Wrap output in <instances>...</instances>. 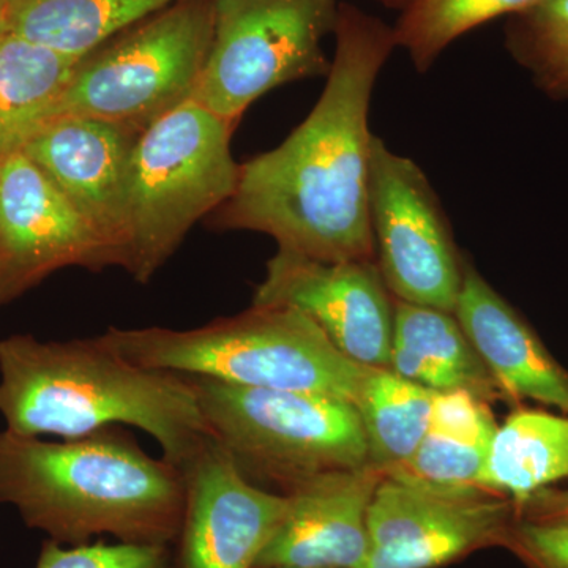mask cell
<instances>
[{
  "mask_svg": "<svg viewBox=\"0 0 568 568\" xmlns=\"http://www.w3.org/2000/svg\"><path fill=\"white\" fill-rule=\"evenodd\" d=\"M334 36L315 108L278 148L241 164L216 226L271 235L280 250L313 260L375 261L369 104L395 51V32L353 3H339Z\"/></svg>",
  "mask_w": 568,
  "mask_h": 568,
  "instance_id": "obj_1",
  "label": "cell"
},
{
  "mask_svg": "<svg viewBox=\"0 0 568 568\" xmlns=\"http://www.w3.org/2000/svg\"><path fill=\"white\" fill-rule=\"evenodd\" d=\"M0 416L17 435L63 439L134 426L181 469L211 437L189 376L133 364L102 335L2 339Z\"/></svg>",
  "mask_w": 568,
  "mask_h": 568,
  "instance_id": "obj_2",
  "label": "cell"
},
{
  "mask_svg": "<svg viewBox=\"0 0 568 568\" xmlns=\"http://www.w3.org/2000/svg\"><path fill=\"white\" fill-rule=\"evenodd\" d=\"M185 500L181 467L152 458L118 426L63 443L0 432V503L58 544L111 536L171 547Z\"/></svg>",
  "mask_w": 568,
  "mask_h": 568,
  "instance_id": "obj_3",
  "label": "cell"
},
{
  "mask_svg": "<svg viewBox=\"0 0 568 568\" xmlns=\"http://www.w3.org/2000/svg\"><path fill=\"white\" fill-rule=\"evenodd\" d=\"M104 342L133 364L233 386L304 392L357 403L369 366L351 361L302 313L252 305L186 331L111 327Z\"/></svg>",
  "mask_w": 568,
  "mask_h": 568,
  "instance_id": "obj_4",
  "label": "cell"
},
{
  "mask_svg": "<svg viewBox=\"0 0 568 568\" xmlns=\"http://www.w3.org/2000/svg\"><path fill=\"white\" fill-rule=\"evenodd\" d=\"M233 132L230 122L189 100L138 138L121 261L138 283L151 282L194 224L233 197L241 173Z\"/></svg>",
  "mask_w": 568,
  "mask_h": 568,
  "instance_id": "obj_5",
  "label": "cell"
},
{
  "mask_svg": "<svg viewBox=\"0 0 568 568\" xmlns=\"http://www.w3.org/2000/svg\"><path fill=\"white\" fill-rule=\"evenodd\" d=\"M189 377L211 436L250 480L286 495L320 474L368 465L361 417L346 399Z\"/></svg>",
  "mask_w": 568,
  "mask_h": 568,
  "instance_id": "obj_6",
  "label": "cell"
},
{
  "mask_svg": "<svg viewBox=\"0 0 568 568\" xmlns=\"http://www.w3.org/2000/svg\"><path fill=\"white\" fill-rule=\"evenodd\" d=\"M213 28V0H175L81 59L55 118L85 115L144 132L192 100Z\"/></svg>",
  "mask_w": 568,
  "mask_h": 568,
  "instance_id": "obj_7",
  "label": "cell"
},
{
  "mask_svg": "<svg viewBox=\"0 0 568 568\" xmlns=\"http://www.w3.org/2000/svg\"><path fill=\"white\" fill-rule=\"evenodd\" d=\"M215 28L192 100L235 123L264 93L327 77L324 39L334 33L336 0H213Z\"/></svg>",
  "mask_w": 568,
  "mask_h": 568,
  "instance_id": "obj_8",
  "label": "cell"
},
{
  "mask_svg": "<svg viewBox=\"0 0 568 568\" xmlns=\"http://www.w3.org/2000/svg\"><path fill=\"white\" fill-rule=\"evenodd\" d=\"M368 203L375 261L392 297L454 313L466 261L443 204L422 168L376 134Z\"/></svg>",
  "mask_w": 568,
  "mask_h": 568,
  "instance_id": "obj_9",
  "label": "cell"
},
{
  "mask_svg": "<svg viewBox=\"0 0 568 568\" xmlns=\"http://www.w3.org/2000/svg\"><path fill=\"white\" fill-rule=\"evenodd\" d=\"M517 518L506 496H452L384 477L368 510L362 568H439L481 548L504 547Z\"/></svg>",
  "mask_w": 568,
  "mask_h": 568,
  "instance_id": "obj_10",
  "label": "cell"
},
{
  "mask_svg": "<svg viewBox=\"0 0 568 568\" xmlns=\"http://www.w3.org/2000/svg\"><path fill=\"white\" fill-rule=\"evenodd\" d=\"M252 305L302 313L357 364L369 368L390 364L395 298L376 261L332 263L278 248Z\"/></svg>",
  "mask_w": 568,
  "mask_h": 568,
  "instance_id": "obj_11",
  "label": "cell"
},
{
  "mask_svg": "<svg viewBox=\"0 0 568 568\" xmlns=\"http://www.w3.org/2000/svg\"><path fill=\"white\" fill-rule=\"evenodd\" d=\"M112 265L80 212L24 152L0 160V304L63 267Z\"/></svg>",
  "mask_w": 568,
  "mask_h": 568,
  "instance_id": "obj_12",
  "label": "cell"
},
{
  "mask_svg": "<svg viewBox=\"0 0 568 568\" xmlns=\"http://www.w3.org/2000/svg\"><path fill=\"white\" fill-rule=\"evenodd\" d=\"M182 470L186 500L179 568H256L286 517L290 497L253 484L212 436Z\"/></svg>",
  "mask_w": 568,
  "mask_h": 568,
  "instance_id": "obj_13",
  "label": "cell"
},
{
  "mask_svg": "<svg viewBox=\"0 0 568 568\" xmlns=\"http://www.w3.org/2000/svg\"><path fill=\"white\" fill-rule=\"evenodd\" d=\"M141 132L85 115H59L22 152L80 212L121 267L126 234V182Z\"/></svg>",
  "mask_w": 568,
  "mask_h": 568,
  "instance_id": "obj_14",
  "label": "cell"
},
{
  "mask_svg": "<svg viewBox=\"0 0 568 568\" xmlns=\"http://www.w3.org/2000/svg\"><path fill=\"white\" fill-rule=\"evenodd\" d=\"M384 474L369 465L302 481L256 568H362L368 556V510Z\"/></svg>",
  "mask_w": 568,
  "mask_h": 568,
  "instance_id": "obj_15",
  "label": "cell"
},
{
  "mask_svg": "<svg viewBox=\"0 0 568 568\" xmlns=\"http://www.w3.org/2000/svg\"><path fill=\"white\" fill-rule=\"evenodd\" d=\"M454 315L511 405L534 399L568 414V369L469 263Z\"/></svg>",
  "mask_w": 568,
  "mask_h": 568,
  "instance_id": "obj_16",
  "label": "cell"
},
{
  "mask_svg": "<svg viewBox=\"0 0 568 568\" xmlns=\"http://www.w3.org/2000/svg\"><path fill=\"white\" fill-rule=\"evenodd\" d=\"M388 369L435 394L510 403L454 313L395 301ZM511 405V403H510Z\"/></svg>",
  "mask_w": 568,
  "mask_h": 568,
  "instance_id": "obj_17",
  "label": "cell"
},
{
  "mask_svg": "<svg viewBox=\"0 0 568 568\" xmlns=\"http://www.w3.org/2000/svg\"><path fill=\"white\" fill-rule=\"evenodd\" d=\"M497 426L489 403L463 392L437 394L416 454L386 477L443 495H489L481 476Z\"/></svg>",
  "mask_w": 568,
  "mask_h": 568,
  "instance_id": "obj_18",
  "label": "cell"
},
{
  "mask_svg": "<svg viewBox=\"0 0 568 568\" xmlns=\"http://www.w3.org/2000/svg\"><path fill=\"white\" fill-rule=\"evenodd\" d=\"M80 59L0 32V160L21 152L58 114Z\"/></svg>",
  "mask_w": 568,
  "mask_h": 568,
  "instance_id": "obj_19",
  "label": "cell"
},
{
  "mask_svg": "<svg viewBox=\"0 0 568 568\" xmlns=\"http://www.w3.org/2000/svg\"><path fill=\"white\" fill-rule=\"evenodd\" d=\"M568 477V417L518 407L497 426L481 476L489 495L515 506Z\"/></svg>",
  "mask_w": 568,
  "mask_h": 568,
  "instance_id": "obj_20",
  "label": "cell"
},
{
  "mask_svg": "<svg viewBox=\"0 0 568 568\" xmlns=\"http://www.w3.org/2000/svg\"><path fill=\"white\" fill-rule=\"evenodd\" d=\"M175 0H14L6 31L84 59Z\"/></svg>",
  "mask_w": 568,
  "mask_h": 568,
  "instance_id": "obj_21",
  "label": "cell"
},
{
  "mask_svg": "<svg viewBox=\"0 0 568 568\" xmlns=\"http://www.w3.org/2000/svg\"><path fill=\"white\" fill-rule=\"evenodd\" d=\"M436 395L392 369H369L355 403L369 466L386 477L414 457L432 420Z\"/></svg>",
  "mask_w": 568,
  "mask_h": 568,
  "instance_id": "obj_22",
  "label": "cell"
},
{
  "mask_svg": "<svg viewBox=\"0 0 568 568\" xmlns=\"http://www.w3.org/2000/svg\"><path fill=\"white\" fill-rule=\"evenodd\" d=\"M547 0H413L394 26L396 48H403L420 73L463 36L510 18Z\"/></svg>",
  "mask_w": 568,
  "mask_h": 568,
  "instance_id": "obj_23",
  "label": "cell"
},
{
  "mask_svg": "<svg viewBox=\"0 0 568 568\" xmlns=\"http://www.w3.org/2000/svg\"><path fill=\"white\" fill-rule=\"evenodd\" d=\"M506 48L538 88L568 100V0H547L507 18Z\"/></svg>",
  "mask_w": 568,
  "mask_h": 568,
  "instance_id": "obj_24",
  "label": "cell"
},
{
  "mask_svg": "<svg viewBox=\"0 0 568 568\" xmlns=\"http://www.w3.org/2000/svg\"><path fill=\"white\" fill-rule=\"evenodd\" d=\"M37 568H179L168 545L95 544L61 545L48 540Z\"/></svg>",
  "mask_w": 568,
  "mask_h": 568,
  "instance_id": "obj_25",
  "label": "cell"
},
{
  "mask_svg": "<svg viewBox=\"0 0 568 568\" xmlns=\"http://www.w3.org/2000/svg\"><path fill=\"white\" fill-rule=\"evenodd\" d=\"M504 548L528 568H568V526L517 514Z\"/></svg>",
  "mask_w": 568,
  "mask_h": 568,
  "instance_id": "obj_26",
  "label": "cell"
},
{
  "mask_svg": "<svg viewBox=\"0 0 568 568\" xmlns=\"http://www.w3.org/2000/svg\"><path fill=\"white\" fill-rule=\"evenodd\" d=\"M519 517L568 526V489L545 488L517 506Z\"/></svg>",
  "mask_w": 568,
  "mask_h": 568,
  "instance_id": "obj_27",
  "label": "cell"
},
{
  "mask_svg": "<svg viewBox=\"0 0 568 568\" xmlns=\"http://www.w3.org/2000/svg\"><path fill=\"white\" fill-rule=\"evenodd\" d=\"M13 3L14 0H0V32L6 31L7 20H9Z\"/></svg>",
  "mask_w": 568,
  "mask_h": 568,
  "instance_id": "obj_28",
  "label": "cell"
},
{
  "mask_svg": "<svg viewBox=\"0 0 568 568\" xmlns=\"http://www.w3.org/2000/svg\"><path fill=\"white\" fill-rule=\"evenodd\" d=\"M379 2L386 3L388 7H395V9H406L413 0H379Z\"/></svg>",
  "mask_w": 568,
  "mask_h": 568,
  "instance_id": "obj_29",
  "label": "cell"
},
{
  "mask_svg": "<svg viewBox=\"0 0 568 568\" xmlns=\"http://www.w3.org/2000/svg\"><path fill=\"white\" fill-rule=\"evenodd\" d=\"M274 568H301V567H274Z\"/></svg>",
  "mask_w": 568,
  "mask_h": 568,
  "instance_id": "obj_30",
  "label": "cell"
}]
</instances>
